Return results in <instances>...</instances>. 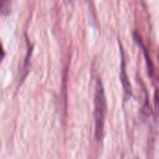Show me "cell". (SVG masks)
<instances>
[{"instance_id":"obj_1","label":"cell","mask_w":159,"mask_h":159,"mask_svg":"<svg viewBox=\"0 0 159 159\" xmlns=\"http://www.w3.org/2000/svg\"><path fill=\"white\" fill-rule=\"evenodd\" d=\"M95 123H96V138L100 140L104 134V125L106 118V98L104 88L100 81H98L95 90Z\"/></svg>"},{"instance_id":"obj_2","label":"cell","mask_w":159,"mask_h":159,"mask_svg":"<svg viewBox=\"0 0 159 159\" xmlns=\"http://www.w3.org/2000/svg\"><path fill=\"white\" fill-rule=\"evenodd\" d=\"M122 50V48H121ZM121 82H122V85H123V89L125 95L126 99L130 98V96L132 95V87L131 84L129 83V80L127 78V74H126V70H125V58H124V52L122 50V66H121Z\"/></svg>"},{"instance_id":"obj_3","label":"cell","mask_w":159,"mask_h":159,"mask_svg":"<svg viewBox=\"0 0 159 159\" xmlns=\"http://www.w3.org/2000/svg\"><path fill=\"white\" fill-rule=\"evenodd\" d=\"M135 39L138 41V43H139V45H140V47L142 48V50H143V52H144V56H145V59H146V63H147V66H148V70H149V73L150 74H152V62H151V59H150V57H149V54H148V52H146V49H145V47H144V45L142 44V42H141V40L139 39V38L137 36V34H135Z\"/></svg>"},{"instance_id":"obj_4","label":"cell","mask_w":159,"mask_h":159,"mask_svg":"<svg viewBox=\"0 0 159 159\" xmlns=\"http://www.w3.org/2000/svg\"><path fill=\"white\" fill-rule=\"evenodd\" d=\"M11 0H0V14H6L10 11Z\"/></svg>"},{"instance_id":"obj_5","label":"cell","mask_w":159,"mask_h":159,"mask_svg":"<svg viewBox=\"0 0 159 159\" xmlns=\"http://www.w3.org/2000/svg\"><path fill=\"white\" fill-rule=\"evenodd\" d=\"M153 103H154V114L156 118L159 120V94L158 93H156L154 96Z\"/></svg>"},{"instance_id":"obj_6","label":"cell","mask_w":159,"mask_h":159,"mask_svg":"<svg viewBox=\"0 0 159 159\" xmlns=\"http://www.w3.org/2000/svg\"><path fill=\"white\" fill-rule=\"evenodd\" d=\"M4 57V51H3V48H2V45L0 44V62L3 59Z\"/></svg>"}]
</instances>
